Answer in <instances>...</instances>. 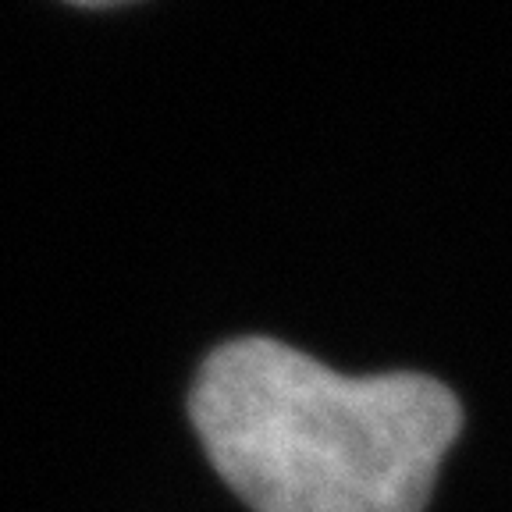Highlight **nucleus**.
Listing matches in <instances>:
<instances>
[{"label": "nucleus", "mask_w": 512, "mask_h": 512, "mask_svg": "<svg viewBox=\"0 0 512 512\" xmlns=\"http://www.w3.org/2000/svg\"><path fill=\"white\" fill-rule=\"evenodd\" d=\"M192 427L253 512H424L463 409L424 374L345 377L274 338L207 356Z\"/></svg>", "instance_id": "f257e3e1"}, {"label": "nucleus", "mask_w": 512, "mask_h": 512, "mask_svg": "<svg viewBox=\"0 0 512 512\" xmlns=\"http://www.w3.org/2000/svg\"><path fill=\"white\" fill-rule=\"evenodd\" d=\"M68 4H82V8H111V4H125V0H68Z\"/></svg>", "instance_id": "f03ea898"}]
</instances>
